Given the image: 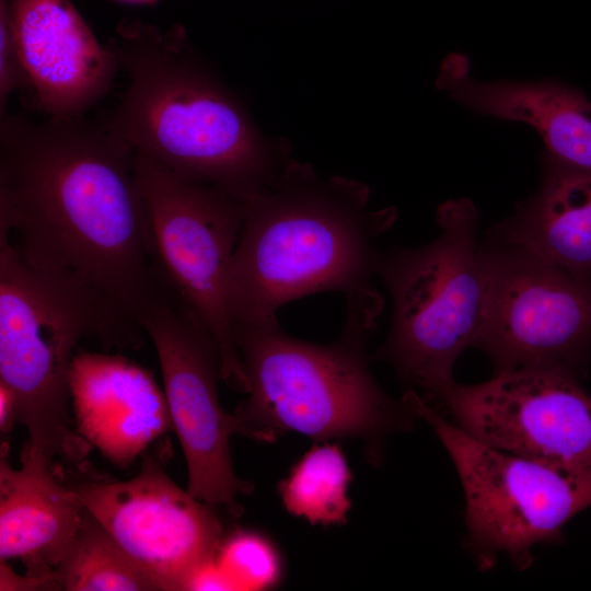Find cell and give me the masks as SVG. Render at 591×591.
Instances as JSON below:
<instances>
[{
	"label": "cell",
	"mask_w": 591,
	"mask_h": 591,
	"mask_svg": "<svg viewBox=\"0 0 591 591\" xmlns=\"http://www.w3.org/2000/svg\"><path fill=\"white\" fill-rule=\"evenodd\" d=\"M217 558L252 590L276 587L282 576V561L275 544L254 531H237L223 538Z\"/></svg>",
	"instance_id": "obj_20"
},
{
	"label": "cell",
	"mask_w": 591,
	"mask_h": 591,
	"mask_svg": "<svg viewBox=\"0 0 591 591\" xmlns=\"http://www.w3.org/2000/svg\"><path fill=\"white\" fill-rule=\"evenodd\" d=\"M69 383L77 433L118 467H128L173 430L164 392L120 355H76Z\"/></svg>",
	"instance_id": "obj_14"
},
{
	"label": "cell",
	"mask_w": 591,
	"mask_h": 591,
	"mask_svg": "<svg viewBox=\"0 0 591 591\" xmlns=\"http://www.w3.org/2000/svg\"><path fill=\"white\" fill-rule=\"evenodd\" d=\"M54 590L157 591V582L86 510L77 535L53 572Z\"/></svg>",
	"instance_id": "obj_18"
},
{
	"label": "cell",
	"mask_w": 591,
	"mask_h": 591,
	"mask_svg": "<svg viewBox=\"0 0 591 591\" xmlns=\"http://www.w3.org/2000/svg\"><path fill=\"white\" fill-rule=\"evenodd\" d=\"M485 302L475 347L495 373L558 367L577 376L591 348V281L517 248L479 244Z\"/></svg>",
	"instance_id": "obj_9"
},
{
	"label": "cell",
	"mask_w": 591,
	"mask_h": 591,
	"mask_svg": "<svg viewBox=\"0 0 591 591\" xmlns=\"http://www.w3.org/2000/svg\"><path fill=\"white\" fill-rule=\"evenodd\" d=\"M131 4H154L158 0H118Z\"/></svg>",
	"instance_id": "obj_23"
},
{
	"label": "cell",
	"mask_w": 591,
	"mask_h": 591,
	"mask_svg": "<svg viewBox=\"0 0 591 591\" xmlns=\"http://www.w3.org/2000/svg\"><path fill=\"white\" fill-rule=\"evenodd\" d=\"M165 448L149 450L128 480H92L71 488L82 506L160 590H192L216 561L224 538L215 507L177 486L165 471Z\"/></svg>",
	"instance_id": "obj_11"
},
{
	"label": "cell",
	"mask_w": 591,
	"mask_h": 591,
	"mask_svg": "<svg viewBox=\"0 0 591 591\" xmlns=\"http://www.w3.org/2000/svg\"><path fill=\"white\" fill-rule=\"evenodd\" d=\"M16 422V404L13 393L0 383V429L5 433Z\"/></svg>",
	"instance_id": "obj_22"
},
{
	"label": "cell",
	"mask_w": 591,
	"mask_h": 591,
	"mask_svg": "<svg viewBox=\"0 0 591 591\" xmlns=\"http://www.w3.org/2000/svg\"><path fill=\"white\" fill-rule=\"evenodd\" d=\"M538 188L490 227L487 241L591 281V172L542 154Z\"/></svg>",
	"instance_id": "obj_17"
},
{
	"label": "cell",
	"mask_w": 591,
	"mask_h": 591,
	"mask_svg": "<svg viewBox=\"0 0 591 591\" xmlns=\"http://www.w3.org/2000/svg\"><path fill=\"white\" fill-rule=\"evenodd\" d=\"M243 202L228 289L233 323L278 324L282 305L317 292H378L376 242L397 210L370 209L367 185L289 161Z\"/></svg>",
	"instance_id": "obj_2"
},
{
	"label": "cell",
	"mask_w": 591,
	"mask_h": 591,
	"mask_svg": "<svg viewBox=\"0 0 591 591\" xmlns=\"http://www.w3.org/2000/svg\"><path fill=\"white\" fill-rule=\"evenodd\" d=\"M135 153L109 121L1 117L0 231L30 265L79 282L140 327L163 286Z\"/></svg>",
	"instance_id": "obj_1"
},
{
	"label": "cell",
	"mask_w": 591,
	"mask_h": 591,
	"mask_svg": "<svg viewBox=\"0 0 591 591\" xmlns=\"http://www.w3.org/2000/svg\"><path fill=\"white\" fill-rule=\"evenodd\" d=\"M436 85L476 114L532 127L546 154L591 172V102L582 91L552 79L478 81L468 58L459 53L442 60Z\"/></svg>",
	"instance_id": "obj_15"
},
{
	"label": "cell",
	"mask_w": 591,
	"mask_h": 591,
	"mask_svg": "<svg viewBox=\"0 0 591 591\" xmlns=\"http://www.w3.org/2000/svg\"><path fill=\"white\" fill-rule=\"evenodd\" d=\"M158 354L173 430L188 471V493L232 517H240V495L253 485L240 479L230 452L235 433L233 414L218 397L221 375L219 348L198 316L163 288L139 318Z\"/></svg>",
	"instance_id": "obj_10"
},
{
	"label": "cell",
	"mask_w": 591,
	"mask_h": 591,
	"mask_svg": "<svg viewBox=\"0 0 591 591\" xmlns=\"http://www.w3.org/2000/svg\"><path fill=\"white\" fill-rule=\"evenodd\" d=\"M382 308L378 292L347 300L340 336L318 345L274 325L234 323L248 397L233 414L235 433L270 442L287 432L317 441L359 438L374 462L392 432L417 416L373 379L366 340Z\"/></svg>",
	"instance_id": "obj_4"
},
{
	"label": "cell",
	"mask_w": 591,
	"mask_h": 591,
	"mask_svg": "<svg viewBox=\"0 0 591 591\" xmlns=\"http://www.w3.org/2000/svg\"><path fill=\"white\" fill-rule=\"evenodd\" d=\"M151 255L159 281L188 306L215 339L222 380L247 393L229 309V277L242 220L243 199L219 187L185 179L135 153Z\"/></svg>",
	"instance_id": "obj_8"
},
{
	"label": "cell",
	"mask_w": 591,
	"mask_h": 591,
	"mask_svg": "<svg viewBox=\"0 0 591 591\" xmlns=\"http://www.w3.org/2000/svg\"><path fill=\"white\" fill-rule=\"evenodd\" d=\"M474 439L522 456L591 467V396L578 376L558 367L496 372L453 387L440 401Z\"/></svg>",
	"instance_id": "obj_12"
},
{
	"label": "cell",
	"mask_w": 591,
	"mask_h": 591,
	"mask_svg": "<svg viewBox=\"0 0 591 591\" xmlns=\"http://www.w3.org/2000/svg\"><path fill=\"white\" fill-rule=\"evenodd\" d=\"M351 471L337 443L314 444L278 484L285 509L313 525L346 523Z\"/></svg>",
	"instance_id": "obj_19"
},
{
	"label": "cell",
	"mask_w": 591,
	"mask_h": 591,
	"mask_svg": "<svg viewBox=\"0 0 591 591\" xmlns=\"http://www.w3.org/2000/svg\"><path fill=\"white\" fill-rule=\"evenodd\" d=\"M26 88V78L19 58L9 20V0H0V113L7 114L12 93Z\"/></svg>",
	"instance_id": "obj_21"
},
{
	"label": "cell",
	"mask_w": 591,
	"mask_h": 591,
	"mask_svg": "<svg viewBox=\"0 0 591 591\" xmlns=\"http://www.w3.org/2000/svg\"><path fill=\"white\" fill-rule=\"evenodd\" d=\"M448 451L465 497L468 543L482 563L506 555L525 568L534 547L559 542L591 506V467L538 461L485 444L447 420L414 390L403 398Z\"/></svg>",
	"instance_id": "obj_7"
},
{
	"label": "cell",
	"mask_w": 591,
	"mask_h": 591,
	"mask_svg": "<svg viewBox=\"0 0 591 591\" xmlns=\"http://www.w3.org/2000/svg\"><path fill=\"white\" fill-rule=\"evenodd\" d=\"M141 331L79 282L30 265L0 231V383L14 395L27 443L48 462L81 466L92 448L69 412L77 345L137 348Z\"/></svg>",
	"instance_id": "obj_5"
},
{
	"label": "cell",
	"mask_w": 591,
	"mask_h": 591,
	"mask_svg": "<svg viewBox=\"0 0 591 591\" xmlns=\"http://www.w3.org/2000/svg\"><path fill=\"white\" fill-rule=\"evenodd\" d=\"M1 442L0 559L20 560L26 575L44 578L54 590L53 572L70 548L84 507L60 473L27 442L20 468L9 462Z\"/></svg>",
	"instance_id": "obj_16"
},
{
	"label": "cell",
	"mask_w": 591,
	"mask_h": 591,
	"mask_svg": "<svg viewBox=\"0 0 591 591\" xmlns=\"http://www.w3.org/2000/svg\"><path fill=\"white\" fill-rule=\"evenodd\" d=\"M9 20L33 102L49 117L82 116L120 69L70 0H9Z\"/></svg>",
	"instance_id": "obj_13"
},
{
	"label": "cell",
	"mask_w": 591,
	"mask_h": 591,
	"mask_svg": "<svg viewBox=\"0 0 591 591\" xmlns=\"http://www.w3.org/2000/svg\"><path fill=\"white\" fill-rule=\"evenodd\" d=\"M109 46L129 84L108 121L135 152L241 199L270 183L289 162L193 53L181 26L161 32L124 22Z\"/></svg>",
	"instance_id": "obj_3"
},
{
	"label": "cell",
	"mask_w": 591,
	"mask_h": 591,
	"mask_svg": "<svg viewBox=\"0 0 591 591\" xmlns=\"http://www.w3.org/2000/svg\"><path fill=\"white\" fill-rule=\"evenodd\" d=\"M479 213L468 198L437 209L438 236L382 253L376 275L393 301L391 328L376 357L439 403L455 384L460 354L475 346L485 302L477 242Z\"/></svg>",
	"instance_id": "obj_6"
}]
</instances>
